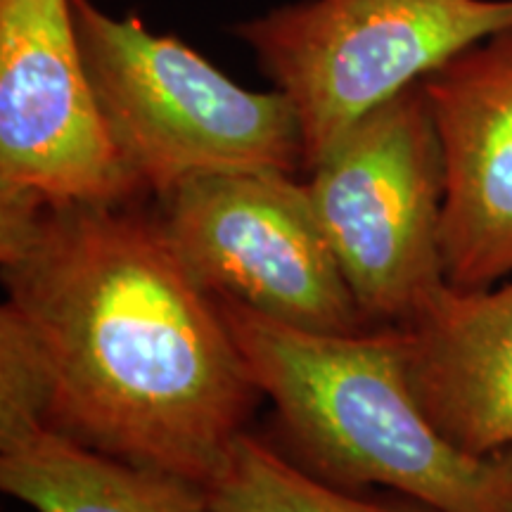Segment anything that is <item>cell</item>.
Here are the masks:
<instances>
[{
    "label": "cell",
    "mask_w": 512,
    "mask_h": 512,
    "mask_svg": "<svg viewBox=\"0 0 512 512\" xmlns=\"http://www.w3.org/2000/svg\"><path fill=\"white\" fill-rule=\"evenodd\" d=\"M0 389L79 444L207 489L264 399L140 202L0 195Z\"/></svg>",
    "instance_id": "1"
},
{
    "label": "cell",
    "mask_w": 512,
    "mask_h": 512,
    "mask_svg": "<svg viewBox=\"0 0 512 512\" xmlns=\"http://www.w3.org/2000/svg\"><path fill=\"white\" fill-rule=\"evenodd\" d=\"M216 304L313 475L349 491L384 486L434 512H512V453L470 456L432 425L394 325L325 335Z\"/></svg>",
    "instance_id": "2"
},
{
    "label": "cell",
    "mask_w": 512,
    "mask_h": 512,
    "mask_svg": "<svg viewBox=\"0 0 512 512\" xmlns=\"http://www.w3.org/2000/svg\"><path fill=\"white\" fill-rule=\"evenodd\" d=\"M72 12L102 119L147 197L219 171H306L302 126L283 93L242 88L136 15L114 17L93 0H72Z\"/></svg>",
    "instance_id": "3"
},
{
    "label": "cell",
    "mask_w": 512,
    "mask_h": 512,
    "mask_svg": "<svg viewBox=\"0 0 512 512\" xmlns=\"http://www.w3.org/2000/svg\"><path fill=\"white\" fill-rule=\"evenodd\" d=\"M505 29L512 0H299L233 34L292 102L309 171L366 114Z\"/></svg>",
    "instance_id": "4"
},
{
    "label": "cell",
    "mask_w": 512,
    "mask_h": 512,
    "mask_svg": "<svg viewBox=\"0 0 512 512\" xmlns=\"http://www.w3.org/2000/svg\"><path fill=\"white\" fill-rule=\"evenodd\" d=\"M306 174L363 318L370 328L406 323L446 285L444 166L422 81L351 126Z\"/></svg>",
    "instance_id": "5"
},
{
    "label": "cell",
    "mask_w": 512,
    "mask_h": 512,
    "mask_svg": "<svg viewBox=\"0 0 512 512\" xmlns=\"http://www.w3.org/2000/svg\"><path fill=\"white\" fill-rule=\"evenodd\" d=\"M157 204L176 259L214 302L306 332L370 328L320 228L309 185L297 174H204Z\"/></svg>",
    "instance_id": "6"
},
{
    "label": "cell",
    "mask_w": 512,
    "mask_h": 512,
    "mask_svg": "<svg viewBox=\"0 0 512 512\" xmlns=\"http://www.w3.org/2000/svg\"><path fill=\"white\" fill-rule=\"evenodd\" d=\"M0 195L143 202L95 100L72 0H0Z\"/></svg>",
    "instance_id": "7"
},
{
    "label": "cell",
    "mask_w": 512,
    "mask_h": 512,
    "mask_svg": "<svg viewBox=\"0 0 512 512\" xmlns=\"http://www.w3.org/2000/svg\"><path fill=\"white\" fill-rule=\"evenodd\" d=\"M444 166L446 283L512 275V29L460 50L422 79Z\"/></svg>",
    "instance_id": "8"
},
{
    "label": "cell",
    "mask_w": 512,
    "mask_h": 512,
    "mask_svg": "<svg viewBox=\"0 0 512 512\" xmlns=\"http://www.w3.org/2000/svg\"><path fill=\"white\" fill-rule=\"evenodd\" d=\"M394 328L432 425L470 456L512 453V280L475 290L441 285Z\"/></svg>",
    "instance_id": "9"
},
{
    "label": "cell",
    "mask_w": 512,
    "mask_h": 512,
    "mask_svg": "<svg viewBox=\"0 0 512 512\" xmlns=\"http://www.w3.org/2000/svg\"><path fill=\"white\" fill-rule=\"evenodd\" d=\"M0 489L34 512H219L200 486L79 444L0 389Z\"/></svg>",
    "instance_id": "10"
},
{
    "label": "cell",
    "mask_w": 512,
    "mask_h": 512,
    "mask_svg": "<svg viewBox=\"0 0 512 512\" xmlns=\"http://www.w3.org/2000/svg\"><path fill=\"white\" fill-rule=\"evenodd\" d=\"M204 494L219 512H434L420 503L370 501L325 482L249 432L230 444Z\"/></svg>",
    "instance_id": "11"
}]
</instances>
